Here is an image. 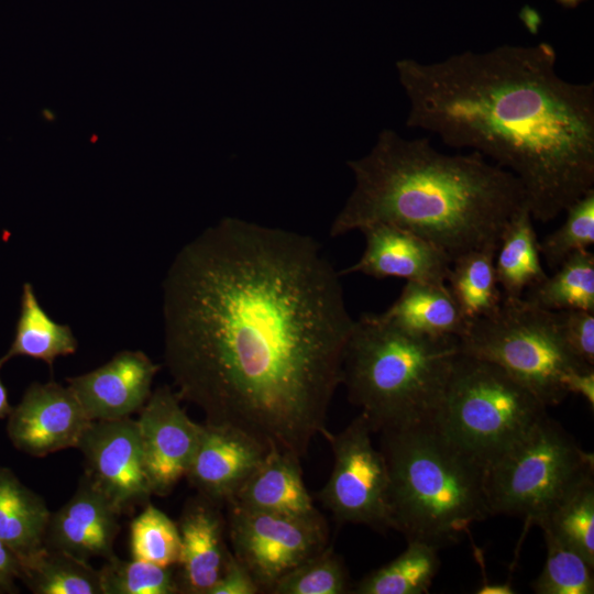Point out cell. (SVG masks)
<instances>
[{
  "mask_svg": "<svg viewBox=\"0 0 594 594\" xmlns=\"http://www.w3.org/2000/svg\"><path fill=\"white\" fill-rule=\"evenodd\" d=\"M544 416L547 407L506 371L460 352L435 424L485 468Z\"/></svg>",
  "mask_w": 594,
  "mask_h": 594,
  "instance_id": "obj_6",
  "label": "cell"
},
{
  "mask_svg": "<svg viewBox=\"0 0 594 594\" xmlns=\"http://www.w3.org/2000/svg\"><path fill=\"white\" fill-rule=\"evenodd\" d=\"M406 124L473 148L515 175L532 219L557 218L594 188V84L557 72L548 43L396 62Z\"/></svg>",
  "mask_w": 594,
  "mask_h": 594,
  "instance_id": "obj_2",
  "label": "cell"
},
{
  "mask_svg": "<svg viewBox=\"0 0 594 594\" xmlns=\"http://www.w3.org/2000/svg\"><path fill=\"white\" fill-rule=\"evenodd\" d=\"M227 534L233 556L248 569L261 592L297 565L321 552L328 526L321 514L285 515L226 503Z\"/></svg>",
  "mask_w": 594,
  "mask_h": 594,
  "instance_id": "obj_10",
  "label": "cell"
},
{
  "mask_svg": "<svg viewBox=\"0 0 594 594\" xmlns=\"http://www.w3.org/2000/svg\"><path fill=\"white\" fill-rule=\"evenodd\" d=\"M349 575L341 558L331 547L307 559L279 579L272 594H343Z\"/></svg>",
  "mask_w": 594,
  "mask_h": 594,
  "instance_id": "obj_32",
  "label": "cell"
},
{
  "mask_svg": "<svg viewBox=\"0 0 594 594\" xmlns=\"http://www.w3.org/2000/svg\"><path fill=\"white\" fill-rule=\"evenodd\" d=\"M77 346L70 327L54 321L40 305L32 284L25 283L15 336L2 360L22 355L44 361L52 367L56 358L74 354Z\"/></svg>",
  "mask_w": 594,
  "mask_h": 594,
  "instance_id": "obj_24",
  "label": "cell"
},
{
  "mask_svg": "<svg viewBox=\"0 0 594 594\" xmlns=\"http://www.w3.org/2000/svg\"><path fill=\"white\" fill-rule=\"evenodd\" d=\"M173 568L113 556L99 570L102 594L179 593Z\"/></svg>",
  "mask_w": 594,
  "mask_h": 594,
  "instance_id": "obj_31",
  "label": "cell"
},
{
  "mask_svg": "<svg viewBox=\"0 0 594 594\" xmlns=\"http://www.w3.org/2000/svg\"><path fill=\"white\" fill-rule=\"evenodd\" d=\"M365 249L360 260L339 272L374 278L398 277L407 282L446 284L452 258L441 248L405 228L375 223L361 230Z\"/></svg>",
  "mask_w": 594,
  "mask_h": 594,
  "instance_id": "obj_17",
  "label": "cell"
},
{
  "mask_svg": "<svg viewBox=\"0 0 594 594\" xmlns=\"http://www.w3.org/2000/svg\"><path fill=\"white\" fill-rule=\"evenodd\" d=\"M118 507L84 474L73 496L51 513L44 546L89 561L116 556L120 532Z\"/></svg>",
  "mask_w": 594,
  "mask_h": 594,
  "instance_id": "obj_15",
  "label": "cell"
},
{
  "mask_svg": "<svg viewBox=\"0 0 594 594\" xmlns=\"http://www.w3.org/2000/svg\"><path fill=\"white\" fill-rule=\"evenodd\" d=\"M267 451L256 439L235 427L205 421L186 477L198 494L226 504Z\"/></svg>",
  "mask_w": 594,
  "mask_h": 594,
  "instance_id": "obj_14",
  "label": "cell"
},
{
  "mask_svg": "<svg viewBox=\"0 0 594 594\" xmlns=\"http://www.w3.org/2000/svg\"><path fill=\"white\" fill-rule=\"evenodd\" d=\"M4 363L6 362L1 358L0 359V369L2 367V365ZM11 410H12V407H11V405L9 403V399H8V392H7V388H6V386L2 383L1 377H0V419H3L6 417H8L9 414L11 413Z\"/></svg>",
  "mask_w": 594,
  "mask_h": 594,
  "instance_id": "obj_39",
  "label": "cell"
},
{
  "mask_svg": "<svg viewBox=\"0 0 594 594\" xmlns=\"http://www.w3.org/2000/svg\"><path fill=\"white\" fill-rule=\"evenodd\" d=\"M459 345L461 353L502 367L546 407L568 396L562 382L568 372L594 367L566 345L553 311L524 297H504L493 316L469 322Z\"/></svg>",
  "mask_w": 594,
  "mask_h": 594,
  "instance_id": "obj_7",
  "label": "cell"
},
{
  "mask_svg": "<svg viewBox=\"0 0 594 594\" xmlns=\"http://www.w3.org/2000/svg\"><path fill=\"white\" fill-rule=\"evenodd\" d=\"M564 223L538 243L540 255L556 270L575 252L588 250L594 243V188L573 201L566 209Z\"/></svg>",
  "mask_w": 594,
  "mask_h": 594,
  "instance_id": "obj_33",
  "label": "cell"
},
{
  "mask_svg": "<svg viewBox=\"0 0 594 594\" xmlns=\"http://www.w3.org/2000/svg\"><path fill=\"white\" fill-rule=\"evenodd\" d=\"M299 461L300 459L293 454L270 449L227 503L252 510L285 515L318 513L302 480Z\"/></svg>",
  "mask_w": 594,
  "mask_h": 594,
  "instance_id": "obj_19",
  "label": "cell"
},
{
  "mask_svg": "<svg viewBox=\"0 0 594 594\" xmlns=\"http://www.w3.org/2000/svg\"><path fill=\"white\" fill-rule=\"evenodd\" d=\"M594 475L593 453L584 451L548 415L484 468L491 516L522 517L540 526L579 483Z\"/></svg>",
  "mask_w": 594,
  "mask_h": 594,
  "instance_id": "obj_8",
  "label": "cell"
},
{
  "mask_svg": "<svg viewBox=\"0 0 594 594\" xmlns=\"http://www.w3.org/2000/svg\"><path fill=\"white\" fill-rule=\"evenodd\" d=\"M497 250L477 249L452 261L448 285L466 322L493 316L503 302L495 272Z\"/></svg>",
  "mask_w": 594,
  "mask_h": 594,
  "instance_id": "obj_23",
  "label": "cell"
},
{
  "mask_svg": "<svg viewBox=\"0 0 594 594\" xmlns=\"http://www.w3.org/2000/svg\"><path fill=\"white\" fill-rule=\"evenodd\" d=\"M559 331L570 350L594 366V312L569 309L553 311Z\"/></svg>",
  "mask_w": 594,
  "mask_h": 594,
  "instance_id": "obj_34",
  "label": "cell"
},
{
  "mask_svg": "<svg viewBox=\"0 0 594 594\" xmlns=\"http://www.w3.org/2000/svg\"><path fill=\"white\" fill-rule=\"evenodd\" d=\"M476 594H514L516 591L509 582L487 583L484 582L475 592Z\"/></svg>",
  "mask_w": 594,
  "mask_h": 594,
  "instance_id": "obj_38",
  "label": "cell"
},
{
  "mask_svg": "<svg viewBox=\"0 0 594 594\" xmlns=\"http://www.w3.org/2000/svg\"><path fill=\"white\" fill-rule=\"evenodd\" d=\"M562 4L564 6H575L576 3H579L581 0H559Z\"/></svg>",
  "mask_w": 594,
  "mask_h": 594,
  "instance_id": "obj_40",
  "label": "cell"
},
{
  "mask_svg": "<svg viewBox=\"0 0 594 594\" xmlns=\"http://www.w3.org/2000/svg\"><path fill=\"white\" fill-rule=\"evenodd\" d=\"M19 559L20 580L35 594H102L100 572L89 561L45 546Z\"/></svg>",
  "mask_w": 594,
  "mask_h": 594,
  "instance_id": "obj_25",
  "label": "cell"
},
{
  "mask_svg": "<svg viewBox=\"0 0 594 594\" xmlns=\"http://www.w3.org/2000/svg\"><path fill=\"white\" fill-rule=\"evenodd\" d=\"M180 400L170 387H158L136 420L153 495L169 494L186 476L198 444L201 424L188 417Z\"/></svg>",
  "mask_w": 594,
  "mask_h": 594,
  "instance_id": "obj_13",
  "label": "cell"
},
{
  "mask_svg": "<svg viewBox=\"0 0 594 594\" xmlns=\"http://www.w3.org/2000/svg\"><path fill=\"white\" fill-rule=\"evenodd\" d=\"M20 559L15 552L0 540V594L19 592L16 581L20 580Z\"/></svg>",
  "mask_w": 594,
  "mask_h": 594,
  "instance_id": "obj_36",
  "label": "cell"
},
{
  "mask_svg": "<svg viewBox=\"0 0 594 594\" xmlns=\"http://www.w3.org/2000/svg\"><path fill=\"white\" fill-rule=\"evenodd\" d=\"M438 551V547L428 542L408 540L407 548L397 558L365 575L354 593H428L440 566Z\"/></svg>",
  "mask_w": 594,
  "mask_h": 594,
  "instance_id": "obj_26",
  "label": "cell"
},
{
  "mask_svg": "<svg viewBox=\"0 0 594 594\" xmlns=\"http://www.w3.org/2000/svg\"><path fill=\"white\" fill-rule=\"evenodd\" d=\"M130 551L138 559L162 566H175L180 558L177 522L147 503L130 525Z\"/></svg>",
  "mask_w": 594,
  "mask_h": 594,
  "instance_id": "obj_30",
  "label": "cell"
},
{
  "mask_svg": "<svg viewBox=\"0 0 594 594\" xmlns=\"http://www.w3.org/2000/svg\"><path fill=\"white\" fill-rule=\"evenodd\" d=\"M92 420L72 388L32 383L8 416L7 432L20 451L36 458L77 448Z\"/></svg>",
  "mask_w": 594,
  "mask_h": 594,
  "instance_id": "obj_12",
  "label": "cell"
},
{
  "mask_svg": "<svg viewBox=\"0 0 594 594\" xmlns=\"http://www.w3.org/2000/svg\"><path fill=\"white\" fill-rule=\"evenodd\" d=\"M547 549L543 568L531 586L537 594H593L594 566L579 552L542 529Z\"/></svg>",
  "mask_w": 594,
  "mask_h": 594,
  "instance_id": "obj_29",
  "label": "cell"
},
{
  "mask_svg": "<svg viewBox=\"0 0 594 594\" xmlns=\"http://www.w3.org/2000/svg\"><path fill=\"white\" fill-rule=\"evenodd\" d=\"M220 505L198 494L183 508L177 522L179 593L209 594L227 565L232 552L226 542L227 521Z\"/></svg>",
  "mask_w": 594,
  "mask_h": 594,
  "instance_id": "obj_18",
  "label": "cell"
},
{
  "mask_svg": "<svg viewBox=\"0 0 594 594\" xmlns=\"http://www.w3.org/2000/svg\"><path fill=\"white\" fill-rule=\"evenodd\" d=\"M594 566V475L573 487L539 526Z\"/></svg>",
  "mask_w": 594,
  "mask_h": 594,
  "instance_id": "obj_28",
  "label": "cell"
},
{
  "mask_svg": "<svg viewBox=\"0 0 594 594\" xmlns=\"http://www.w3.org/2000/svg\"><path fill=\"white\" fill-rule=\"evenodd\" d=\"M50 516L45 501L0 466V540L26 557L44 546Z\"/></svg>",
  "mask_w": 594,
  "mask_h": 594,
  "instance_id": "obj_21",
  "label": "cell"
},
{
  "mask_svg": "<svg viewBox=\"0 0 594 594\" xmlns=\"http://www.w3.org/2000/svg\"><path fill=\"white\" fill-rule=\"evenodd\" d=\"M372 433L361 413L342 431H329L326 439L333 465L318 496L338 522L386 531L393 529L389 473L382 451L373 444Z\"/></svg>",
  "mask_w": 594,
  "mask_h": 594,
  "instance_id": "obj_9",
  "label": "cell"
},
{
  "mask_svg": "<svg viewBox=\"0 0 594 594\" xmlns=\"http://www.w3.org/2000/svg\"><path fill=\"white\" fill-rule=\"evenodd\" d=\"M348 166L355 185L331 223L333 238L388 223L429 240L453 261L472 250H497L510 218L527 205L518 178L481 154H443L428 139L408 140L389 129Z\"/></svg>",
  "mask_w": 594,
  "mask_h": 594,
  "instance_id": "obj_3",
  "label": "cell"
},
{
  "mask_svg": "<svg viewBox=\"0 0 594 594\" xmlns=\"http://www.w3.org/2000/svg\"><path fill=\"white\" fill-rule=\"evenodd\" d=\"M563 386L569 394L582 396L593 409L594 407V367L572 370L563 377Z\"/></svg>",
  "mask_w": 594,
  "mask_h": 594,
  "instance_id": "obj_37",
  "label": "cell"
},
{
  "mask_svg": "<svg viewBox=\"0 0 594 594\" xmlns=\"http://www.w3.org/2000/svg\"><path fill=\"white\" fill-rule=\"evenodd\" d=\"M160 365L144 352L124 350L103 365L66 378L91 420L128 418L150 398Z\"/></svg>",
  "mask_w": 594,
  "mask_h": 594,
  "instance_id": "obj_16",
  "label": "cell"
},
{
  "mask_svg": "<svg viewBox=\"0 0 594 594\" xmlns=\"http://www.w3.org/2000/svg\"><path fill=\"white\" fill-rule=\"evenodd\" d=\"M389 473L393 529L408 540L438 547L457 543L491 516L484 466L436 424L381 431Z\"/></svg>",
  "mask_w": 594,
  "mask_h": 594,
  "instance_id": "obj_5",
  "label": "cell"
},
{
  "mask_svg": "<svg viewBox=\"0 0 594 594\" xmlns=\"http://www.w3.org/2000/svg\"><path fill=\"white\" fill-rule=\"evenodd\" d=\"M260 592L261 588L251 573L231 553L221 576L209 594H256Z\"/></svg>",
  "mask_w": 594,
  "mask_h": 594,
  "instance_id": "obj_35",
  "label": "cell"
},
{
  "mask_svg": "<svg viewBox=\"0 0 594 594\" xmlns=\"http://www.w3.org/2000/svg\"><path fill=\"white\" fill-rule=\"evenodd\" d=\"M77 449L84 455V474L122 514L147 504L153 492L136 420H92Z\"/></svg>",
  "mask_w": 594,
  "mask_h": 594,
  "instance_id": "obj_11",
  "label": "cell"
},
{
  "mask_svg": "<svg viewBox=\"0 0 594 594\" xmlns=\"http://www.w3.org/2000/svg\"><path fill=\"white\" fill-rule=\"evenodd\" d=\"M522 297L546 310L580 309L594 312V255L588 250L573 253Z\"/></svg>",
  "mask_w": 594,
  "mask_h": 594,
  "instance_id": "obj_27",
  "label": "cell"
},
{
  "mask_svg": "<svg viewBox=\"0 0 594 594\" xmlns=\"http://www.w3.org/2000/svg\"><path fill=\"white\" fill-rule=\"evenodd\" d=\"M538 243L532 216L524 205L504 229L495 255L496 277L504 297H522L529 287L548 276Z\"/></svg>",
  "mask_w": 594,
  "mask_h": 594,
  "instance_id": "obj_22",
  "label": "cell"
},
{
  "mask_svg": "<svg viewBox=\"0 0 594 594\" xmlns=\"http://www.w3.org/2000/svg\"><path fill=\"white\" fill-rule=\"evenodd\" d=\"M459 353V338L415 334L363 314L344 348L341 384L373 432L435 424Z\"/></svg>",
  "mask_w": 594,
  "mask_h": 594,
  "instance_id": "obj_4",
  "label": "cell"
},
{
  "mask_svg": "<svg viewBox=\"0 0 594 594\" xmlns=\"http://www.w3.org/2000/svg\"><path fill=\"white\" fill-rule=\"evenodd\" d=\"M380 316L415 334L460 338L468 328L446 284L407 282L399 297Z\"/></svg>",
  "mask_w": 594,
  "mask_h": 594,
  "instance_id": "obj_20",
  "label": "cell"
},
{
  "mask_svg": "<svg viewBox=\"0 0 594 594\" xmlns=\"http://www.w3.org/2000/svg\"><path fill=\"white\" fill-rule=\"evenodd\" d=\"M310 237L223 218L184 245L163 280L164 359L207 422L301 459L341 384L354 320Z\"/></svg>",
  "mask_w": 594,
  "mask_h": 594,
  "instance_id": "obj_1",
  "label": "cell"
}]
</instances>
